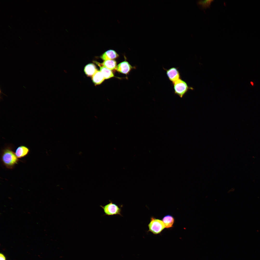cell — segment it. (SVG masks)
<instances>
[{
  "label": "cell",
  "instance_id": "1",
  "mask_svg": "<svg viewBox=\"0 0 260 260\" xmlns=\"http://www.w3.org/2000/svg\"><path fill=\"white\" fill-rule=\"evenodd\" d=\"M12 148V146L8 145L2 150L1 154V159L2 163L9 169L13 168L19 161Z\"/></svg>",
  "mask_w": 260,
  "mask_h": 260
},
{
  "label": "cell",
  "instance_id": "2",
  "mask_svg": "<svg viewBox=\"0 0 260 260\" xmlns=\"http://www.w3.org/2000/svg\"><path fill=\"white\" fill-rule=\"evenodd\" d=\"M175 94L182 98L189 90H193L194 88L189 86L187 83L181 78L172 83Z\"/></svg>",
  "mask_w": 260,
  "mask_h": 260
},
{
  "label": "cell",
  "instance_id": "3",
  "mask_svg": "<svg viewBox=\"0 0 260 260\" xmlns=\"http://www.w3.org/2000/svg\"><path fill=\"white\" fill-rule=\"evenodd\" d=\"M149 230L148 232H150L154 234H160L165 228L162 220L152 217L148 225Z\"/></svg>",
  "mask_w": 260,
  "mask_h": 260
},
{
  "label": "cell",
  "instance_id": "4",
  "mask_svg": "<svg viewBox=\"0 0 260 260\" xmlns=\"http://www.w3.org/2000/svg\"><path fill=\"white\" fill-rule=\"evenodd\" d=\"M109 201L110 202L104 206H100L103 209L105 215L110 216L118 214L122 216L121 214V207L113 203L112 201Z\"/></svg>",
  "mask_w": 260,
  "mask_h": 260
},
{
  "label": "cell",
  "instance_id": "5",
  "mask_svg": "<svg viewBox=\"0 0 260 260\" xmlns=\"http://www.w3.org/2000/svg\"><path fill=\"white\" fill-rule=\"evenodd\" d=\"M163 69L166 71L168 78L172 83L181 79L180 73L177 68L172 67L168 69Z\"/></svg>",
  "mask_w": 260,
  "mask_h": 260
},
{
  "label": "cell",
  "instance_id": "6",
  "mask_svg": "<svg viewBox=\"0 0 260 260\" xmlns=\"http://www.w3.org/2000/svg\"><path fill=\"white\" fill-rule=\"evenodd\" d=\"M132 68V67L129 63L125 61L118 64L116 66V69L119 72L126 74L130 72Z\"/></svg>",
  "mask_w": 260,
  "mask_h": 260
},
{
  "label": "cell",
  "instance_id": "7",
  "mask_svg": "<svg viewBox=\"0 0 260 260\" xmlns=\"http://www.w3.org/2000/svg\"><path fill=\"white\" fill-rule=\"evenodd\" d=\"M118 54L114 50L109 49L104 52L101 56V58L104 60H113L118 58Z\"/></svg>",
  "mask_w": 260,
  "mask_h": 260
},
{
  "label": "cell",
  "instance_id": "8",
  "mask_svg": "<svg viewBox=\"0 0 260 260\" xmlns=\"http://www.w3.org/2000/svg\"><path fill=\"white\" fill-rule=\"evenodd\" d=\"M29 151V149L27 147L24 145H21L17 148L15 153L18 158H21L27 155Z\"/></svg>",
  "mask_w": 260,
  "mask_h": 260
},
{
  "label": "cell",
  "instance_id": "9",
  "mask_svg": "<svg viewBox=\"0 0 260 260\" xmlns=\"http://www.w3.org/2000/svg\"><path fill=\"white\" fill-rule=\"evenodd\" d=\"M165 228H171L173 227L175 219L172 215H167L164 216L162 219Z\"/></svg>",
  "mask_w": 260,
  "mask_h": 260
},
{
  "label": "cell",
  "instance_id": "10",
  "mask_svg": "<svg viewBox=\"0 0 260 260\" xmlns=\"http://www.w3.org/2000/svg\"><path fill=\"white\" fill-rule=\"evenodd\" d=\"M97 71L96 66L92 63L87 65L84 69L85 74L89 77H92Z\"/></svg>",
  "mask_w": 260,
  "mask_h": 260
},
{
  "label": "cell",
  "instance_id": "11",
  "mask_svg": "<svg viewBox=\"0 0 260 260\" xmlns=\"http://www.w3.org/2000/svg\"><path fill=\"white\" fill-rule=\"evenodd\" d=\"M95 63L98 65L100 68V71L104 76L105 79H108L114 77V75L112 72L103 66H101L99 63L95 62Z\"/></svg>",
  "mask_w": 260,
  "mask_h": 260
},
{
  "label": "cell",
  "instance_id": "12",
  "mask_svg": "<svg viewBox=\"0 0 260 260\" xmlns=\"http://www.w3.org/2000/svg\"><path fill=\"white\" fill-rule=\"evenodd\" d=\"M105 78L100 71H97L92 77L93 82L95 84L98 85L101 83Z\"/></svg>",
  "mask_w": 260,
  "mask_h": 260
},
{
  "label": "cell",
  "instance_id": "13",
  "mask_svg": "<svg viewBox=\"0 0 260 260\" xmlns=\"http://www.w3.org/2000/svg\"><path fill=\"white\" fill-rule=\"evenodd\" d=\"M103 66L110 70H112L116 68L117 63L114 60H104L101 64Z\"/></svg>",
  "mask_w": 260,
  "mask_h": 260
},
{
  "label": "cell",
  "instance_id": "14",
  "mask_svg": "<svg viewBox=\"0 0 260 260\" xmlns=\"http://www.w3.org/2000/svg\"><path fill=\"white\" fill-rule=\"evenodd\" d=\"M214 0H199L197 4L202 8H206L209 7L211 3Z\"/></svg>",
  "mask_w": 260,
  "mask_h": 260
},
{
  "label": "cell",
  "instance_id": "15",
  "mask_svg": "<svg viewBox=\"0 0 260 260\" xmlns=\"http://www.w3.org/2000/svg\"><path fill=\"white\" fill-rule=\"evenodd\" d=\"M0 260H6V258L4 255L1 253L0 254Z\"/></svg>",
  "mask_w": 260,
  "mask_h": 260
},
{
  "label": "cell",
  "instance_id": "16",
  "mask_svg": "<svg viewBox=\"0 0 260 260\" xmlns=\"http://www.w3.org/2000/svg\"><path fill=\"white\" fill-rule=\"evenodd\" d=\"M250 83H251V85H252V86L254 85V83H253V82H252V81H251L250 82Z\"/></svg>",
  "mask_w": 260,
  "mask_h": 260
}]
</instances>
